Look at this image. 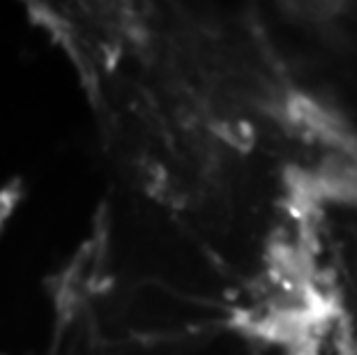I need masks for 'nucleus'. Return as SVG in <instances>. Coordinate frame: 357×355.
Wrapping results in <instances>:
<instances>
[{"mask_svg":"<svg viewBox=\"0 0 357 355\" xmlns=\"http://www.w3.org/2000/svg\"><path fill=\"white\" fill-rule=\"evenodd\" d=\"M318 187L334 201L357 206V148L353 143H337L334 155L318 173Z\"/></svg>","mask_w":357,"mask_h":355,"instance_id":"1","label":"nucleus"}]
</instances>
